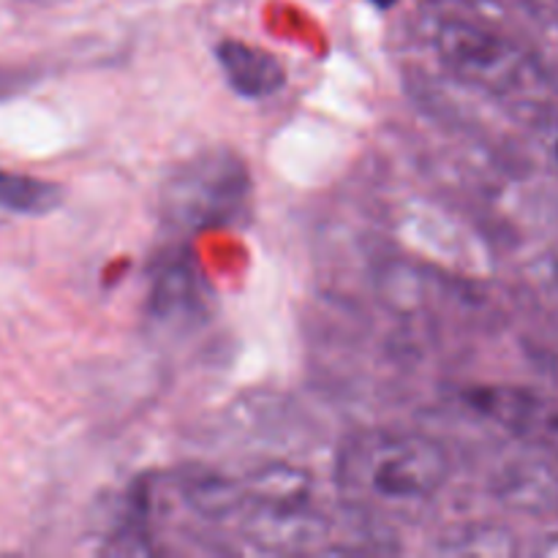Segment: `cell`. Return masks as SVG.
<instances>
[{
    "instance_id": "cell-1",
    "label": "cell",
    "mask_w": 558,
    "mask_h": 558,
    "mask_svg": "<svg viewBox=\"0 0 558 558\" xmlns=\"http://www.w3.org/2000/svg\"><path fill=\"white\" fill-rule=\"evenodd\" d=\"M450 477L445 447L414 430H365L338 456L336 480L349 505L365 512H412L430 505Z\"/></svg>"
},
{
    "instance_id": "cell-2",
    "label": "cell",
    "mask_w": 558,
    "mask_h": 558,
    "mask_svg": "<svg viewBox=\"0 0 558 558\" xmlns=\"http://www.w3.org/2000/svg\"><path fill=\"white\" fill-rule=\"evenodd\" d=\"M251 180L243 158L213 147L180 163L161 191V213L180 232H205L240 221L251 205Z\"/></svg>"
},
{
    "instance_id": "cell-3",
    "label": "cell",
    "mask_w": 558,
    "mask_h": 558,
    "mask_svg": "<svg viewBox=\"0 0 558 558\" xmlns=\"http://www.w3.org/2000/svg\"><path fill=\"white\" fill-rule=\"evenodd\" d=\"M430 44L441 65L469 85L507 93L521 82V49L472 16L439 14L430 27Z\"/></svg>"
},
{
    "instance_id": "cell-4",
    "label": "cell",
    "mask_w": 558,
    "mask_h": 558,
    "mask_svg": "<svg viewBox=\"0 0 558 558\" xmlns=\"http://www.w3.org/2000/svg\"><path fill=\"white\" fill-rule=\"evenodd\" d=\"M216 58L229 87L243 98L262 101L276 96L287 85V69L281 60L254 44L221 41L216 47Z\"/></svg>"
},
{
    "instance_id": "cell-5",
    "label": "cell",
    "mask_w": 558,
    "mask_h": 558,
    "mask_svg": "<svg viewBox=\"0 0 558 558\" xmlns=\"http://www.w3.org/2000/svg\"><path fill=\"white\" fill-rule=\"evenodd\" d=\"M202 298L196 272L185 262H169L156 276L150 292V316L158 325H189L199 316Z\"/></svg>"
},
{
    "instance_id": "cell-6",
    "label": "cell",
    "mask_w": 558,
    "mask_h": 558,
    "mask_svg": "<svg viewBox=\"0 0 558 558\" xmlns=\"http://www.w3.org/2000/svg\"><path fill=\"white\" fill-rule=\"evenodd\" d=\"M60 199H63V191L58 183L0 169V210L20 213V216H44V213H52Z\"/></svg>"
},
{
    "instance_id": "cell-7",
    "label": "cell",
    "mask_w": 558,
    "mask_h": 558,
    "mask_svg": "<svg viewBox=\"0 0 558 558\" xmlns=\"http://www.w3.org/2000/svg\"><path fill=\"white\" fill-rule=\"evenodd\" d=\"M374 3L376 5H392V3H396V0H374Z\"/></svg>"
},
{
    "instance_id": "cell-8",
    "label": "cell",
    "mask_w": 558,
    "mask_h": 558,
    "mask_svg": "<svg viewBox=\"0 0 558 558\" xmlns=\"http://www.w3.org/2000/svg\"><path fill=\"white\" fill-rule=\"evenodd\" d=\"M556 153H558V142H556Z\"/></svg>"
}]
</instances>
